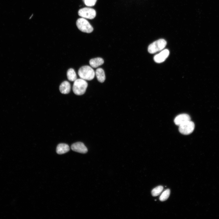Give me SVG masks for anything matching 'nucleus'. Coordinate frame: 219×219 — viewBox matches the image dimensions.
Instances as JSON below:
<instances>
[{"label":"nucleus","instance_id":"1","mask_svg":"<svg viewBox=\"0 0 219 219\" xmlns=\"http://www.w3.org/2000/svg\"><path fill=\"white\" fill-rule=\"evenodd\" d=\"M78 74L81 79L89 81L94 79L95 73L91 67L85 65L82 66L79 69Z\"/></svg>","mask_w":219,"mask_h":219},{"label":"nucleus","instance_id":"2","mask_svg":"<svg viewBox=\"0 0 219 219\" xmlns=\"http://www.w3.org/2000/svg\"><path fill=\"white\" fill-rule=\"evenodd\" d=\"M88 87V83L82 79H77L74 81L72 87L73 92L77 95H81L86 92Z\"/></svg>","mask_w":219,"mask_h":219},{"label":"nucleus","instance_id":"3","mask_svg":"<svg viewBox=\"0 0 219 219\" xmlns=\"http://www.w3.org/2000/svg\"><path fill=\"white\" fill-rule=\"evenodd\" d=\"M166 41L164 39H160L151 44L148 48V52L154 54L162 50L165 47Z\"/></svg>","mask_w":219,"mask_h":219},{"label":"nucleus","instance_id":"4","mask_svg":"<svg viewBox=\"0 0 219 219\" xmlns=\"http://www.w3.org/2000/svg\"><path fill=\"white\" fill-rule=\"evenodd\" d=\"M76 25L79 29L83 32L90 33L93 30V27L89 22L83 18H79L77 20Z\"/></svg>","mask_w":219,"mask_h":219},{"label":"nucleus","instance_id":"5","mask_svg":"<svg viewBox=\"0 0 219 219\" xmlns=\"http://www.w3.org/2000/svg\"><path fill=\"white\" fill-rule=\"evenodd\" d=\"M194 128V123L190 120L179 126V130L182 134L188 135L193 132Z\"/></svg>","mask_w":219,"mask_h":219},{"label":"nucleus","instance_id":"6","mask_svg":"<svg viewBox=\"0 0 219 219\" xmlns=\"http://www.w3.org/2000/svg\"><path fill=\"white\" fill-rule=\"evenodd\" d=\"M78 14L82 18L89 19H93L96 15V11L95 10L88 8L80 9Z\"/></svg>","mask_w":219,"mask_h":219},{"label":"nucleus","instance_id":"7","mask_svg":"<svg viewBox=\"0 0 219 219\" xmlns=\"http://www.w3.org/2000/svg\"><path fill=\"white\" fill-rule=\"evenodd\" d=\"M71 149L73 151L85 154L87 153L88 150L84 144L81 142H77L72 144Z\"/></svg>","mask_w":219,"mask_h":219},{"label":"nucleus","instance_id":"8","mask_svg":"<svg viewBox=\"0 0 219 219\" xmlns=\"http://www.w3.org/2000/svg\"><path fill=\"white\" fill-rule=\"evenodd\" d=\"M190 117L189 115L183 114L177 116L174 120V122L176 125L179 126L190 120Z\"/></svg>","mask_w":219,"mask_h":219},{"label":"nucleus","instance_id":"9","mask_svg":"<svg viewBox=\"0 0 219 219\" xmlns=\"http://www.w3.org/2000/svg\"><path fill=\"white\" fill-rule=\"evenodd\" d=\"M169 54V50L167 49L165 50L158 54L155 55L154 57V60L157 63H162L168 58Z\"/></svg>","mask_w":219,"mask_h":219},{"label":"nucleus","instance_id":"10","mask_svg":"<svg viewBox=\"0 0 219 219\" xmlns=\"http://www.w3.org/2000/svg\"><path fill=\"white\" fill-rule=\"evenodd\" d=\"M60 92L63 94H67L70 92L71 85L67 81H64L61 84L59 88Z\"/></svg>","mask_w":219,"mask_h":219},{"label":"nucleus","instance_id":"11","mask_svg":"<svg viewBox=\"0 0 219 219\" xmlns=\"http://www.w3.org/2000/svg\"><path fill=\"white\" fill-rule=\"evenodd\" d=\"M70 150L69 146L67 144L61 143L59 144L56 148V152L59 154H62L68 152Z\"/></svg>","mask_w":219,"mask_h":219},{"label":"nucleus","instance_id":"12","mask_svg":"<svg viewBox=\"0 0 219 219\" xmlns=\"http://www.w3.org/2000/svg\"><path fill=\"white\" fill-rule=\"evenodd\" d=\"M95 75L97 80L101 83L105 80L106 77L104 70L101 68H97L95 72Z\"/></svg>","mask_w":219,"mask_h":219},{"label":"nucleus","instance_id":"13","mask_svg":"<svg viewBox=\"0 0 219 219\" xmlns=\"http://www.w3.org/2000/svg\"><path fill=\"white\" fill-rule=\"evenodd\" d=\"M104 62L103 59L101 58H96L91 59L89 63L93 68H96L103 65Z\"/></svg>","mask_w":219,"mask_h":219},{"label":"nucleus","instance_id":"14","mask_svg":"<svg viewBox=\"0 0 219 219\" xmlns=\"http://www.w3.org/2000/svg\"><path fill=\"white\" fill-rule=\"evenodd\" d=\"M68 80L71 81H75L77 79V75L75 70L70 68L68 69L67 72Z\"/></svg>","mask_w":219,"mask_h":219},{"label":"nucleus","instance_id":"15","mask_svg":"<svg viewBox=\"0 0 219 219\" xmlns=\"http://www.w3.org/2000/svg\"><path fill=\"white\" fill-rule=\"evenodd\" d=\"M163 189V187L162 186H157L152 191V194L154 197L157 196L160 194Z\"/></svg>","mask_w":219,"mask_h":219},{"label":"nucleus","instance_id":"16","mask_svg":"<svg viewBox=\"0 0 219 219\" xmlns=\"http://www.w3.org/2000/svg\"><path fill=\"white\" fill-rule=\"evenodd\" d=\"M170 194V190L169 189H167L165 190L161 194L160 200L162 202L166 200L169 198Z\"/></svg>","mask_w":219,"mask_h":219},{"label":"nucleus","instance_id":"17","mask_svg":"<svg viewBox=\"0 0 219 219\" xmlns=\"http://www.w3.org/2000/svg\"><path fill=\"white\" fill-rule=\"evenodd\" d=\"M97 0H83L85 4L88 7H93L94 6Z\"/></svg>","mask_w":219,"mask_h":219}]
</instances>
